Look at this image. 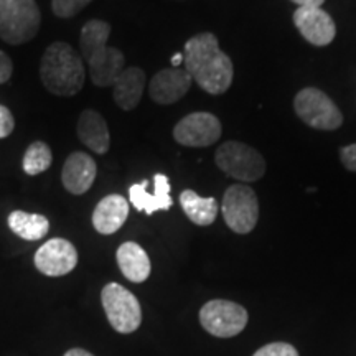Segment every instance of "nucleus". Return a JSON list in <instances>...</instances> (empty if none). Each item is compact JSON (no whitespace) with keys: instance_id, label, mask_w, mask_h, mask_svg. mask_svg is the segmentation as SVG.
I'll use <instances>...</instances> for the list:
<instances>
[{"instance_id":"27","label":"nucleus","mask_w":356,"mask_h":356,"mask_svg":"<svg viewBox=\"0 0 356 356\" xmlns=\"http://www.w3.org/2000/svg\"><path fill=\"white\" fill-rule=\"evenodd\" d=\"M12 71H13L12 60L8 58L7 53H3L2 50H0V84L7 83L8 79H10Z\"/></svg>"},{"instance_id":"24","label":"nucleus","mask_w":356,"mask_h":356,"mask_svg":"<svg viewBox=\"0 0 356 356\" xmlns=\"http://www.w3.org/2000/svg\"><path fill=\"white\" fill-rule=\"evenodd\" d=\"M252 356H299V351L296 346L291 343H284V341H274V343L264 345Z\"/></svg>"},{"instance_id":"14","label":"nucleus","mask_w":356,"mask_h":356,"mask_svg":"<svg viewBox=\"0 0 356 356\" xmlns=\"http://www.w3.org/2000/svg\"><path fill=\"white\" fill-rule=\"evenodd\" d=\"M155 190L154 193L147 191L149 181L144 180L140 184L132 185L129 188V198L137 211H145V215H154L159 210H170L172 208V197H170V184L168 178L162 173H157L154 177Z\"/></svg>"},{"instance_id":"2","label":"nucleus","mask_w":356,"mask_h":356,"mask_svg":"<svg viewBox=\"0 0 356 356\" xmlns=\"http://www.w3.org/2000/svg\"><path fill=\"white\" fill-rule=\"evenodd\" d=\"M109 35L111 25L102 20L86 22L79 35L81 58L86 61L91 81L99 88L113 86L126 63L121 50L108 47Z\"/></svg>"},{"instance_id":"16","label":"nucleus","mask_w":356,"mask_h":356,"mask_svg":"<svg viewBox=\"0 0 356 356\" xmlns=\"http://www.w3.org/2000/svg\"><path fill=\"white\" fill-rule=\"evenodd\" d=\"M129 216V202L121 195H108L92 213V226L97 233L113 234L122 228Z\"/></svg>"},{"instance_id":"6","label":"nucleus","mask_w":356,"mask_h":356,"mask_svg":"<svg viewBox=\"0 0 356 356\" xmlns=\"http://www.w3.org/2000/svg\"><path fill=\"white\" fill-rule=\"evenodd\" d=\"M102 307L111 327L119 333H132L142 323V309L137 297L121 284L111 282L101 292Z\"/></svg>"},{"instance_id":"23","label":"nucleus","mask_w":356,"mask_h":356,"mask_svg":"<svg viewBox=\"0 0 356 356\" xmlns=\"http://www.w3.org/2000/svg\"><path fill=\"white\" fill-rule=\"evenodd\" d=\"M91 2L92 0H51V8L60 19H71Z\"/></svg>"},{"instance_id":"1","label":"nucleus","mask_w":356,"mask_h":356,"mask_svg":"<svg viewBox=\"0 0 356 356\" xmlns=\"http://www.w3.org/2000/svg\"><path fill=\"white\" fill-rule=\"evenodd\" d=\"M184 63L191 79L210 95H222L233 83V61L213 33L195 35L186 42Z\"/></svg>"},{"instance_id":"15","label":"nucleus","mask_w":356,"mask_h":356,"mask_svg":"<svg viewBox=\"0 0 356 356\" xmlns=\"http://www.w3.org/2000/svg\"><path fill=\"white\" fill-rule=\"evenodd\" d=\"M97 167L95 159L84 152H73L66 159L61 181L63 186L73 195H84L96 180Z\"/></svg>"},{"instance_id":"20","label":"nucleus","mask_w":356,"mask_h":356,"mask_svg":"<svg viewBox=\"0 0 356 356\" xmlns=\"http://www.w3.org/2000/svg\"><path fill=\"white\" fill-rule=\"evenodd\" d=\"M180 204L188 220L198 226L213 225L220 211V204L215 198H202L193 190L181 191Z\"/></svg>"},{"instance_id":"28","label":"nucleus","mask_w":356,"mask_h":356,"mask_svg":"<svg viewBox=\"0 0 356 356\" xmlns=\"http://www.w3.org/2000/svg\"><path fill=\"white\" fill-rule=\"evenodd\" d=\"M297 6L300 7H309V8H320V6L325 2V0H292Z\"/></svg>"},{"instance_id":"9","label":"nucleus","mask_w":356,"mask_h":356,"mask_svg":"<svg viewBox=\"0 0 356 356\" xmlns=\"http://www.w3.org/2000/svg\"><path fill=\"white\" fill-rule=\"evenodd\" d=\"M248 312L231 300H210L200 310V323L213 337L231 338L239 335L248 325Z\"/></svg>"},{"instance_id":"19","label":"nucleus","mask_w":356,"mask_h":356,"mask_svg":"<svg viewBox=\"0 0 356 356\" xmlns=\"http://www.w3.org/2000/svg\"><path fill=\"white\" fill-rule=\"evenodd\" d=\"M115 259H118L119 269H121L124 277L131 282L140 284L149 279L152 266H150V259L145 249L137 243L127 241L121 244L115 252Z\"/></svg>"},{"instance_id":"29","label":"nucleus","mask_w":356,"mask_h":356,"mask_svg":"<svg viewBox=\"0 0 356 356\" xmlns=\"http://www.w3.org/2000/svg\"><path fill=\"white\" fill-rule=\"evenodd\" d=\"M65 356H95V355H91V353H89V351H86V350H81V348H73V350L66 351Z\"/></svg>"},{"instance_id":"18","label":"nucleus","mask_w":356,"mask_h":356,"mask_svg":"<svg viewBox=\"0 0 356 356\" xmlns=\"http://www.w3.org/2000/svg\"><path fill=\"white\" fill-rule=\"evenodd\" d=\"M145 73L144 70L131 66L124 68L113 84V96L115 104L124 111H132L137 108L140 97L144 95Z\"/></svg>"},{"instance_id":"3","label":"nucleus","mask_w":356,"mask_h":356,"mask_svg":"<svg viewBox=\"0 0 356 356\" xmlns=\"http://www.w3.org/2000/svg\"><path fill=\"white\" fill-rule=\"evenodd\" d=\"M40 78L51 95L65 97L78 95L86 78L83 58L68 43H51L42 56Z\"/></svg>"},{"instance_id":"11","label":"nucleus","mask_w":356,"mask_h":356,"mask_svg":"<svg viewBox=\"0 0 356 356\" xmlns=\"http://www.w3.org/2000/svg\"><path fill=\"white\" fill-rule=\"evenodd\" d=\"M78 264V251L68 239L53 238L47 241L35 254V266L48 277H60L70 274Z\"/></svg>"},{"instance_id":"13","label":"nucleus","mask_w":356,"mask_h":356,"mask_svg":"<svg viewBox=\"0 0 356 356\" xmlns=\"http://www.w3.org/2000/svg\"><path fill=\"white\" fill-rule=\"evenodd\" d=\"M191 83H193V79H191L186 70H162L150 81L149 95L157 104H173L188 92Z\"/></svg>"},{"instance_id":"8","label":"nucleus","mask_w":356,"mask_h":356,"mask_svg":"<svg viewBox=\"0 0 356 356\" xmlns=\"http://www.w3.org/2000/svg\"><path fill=\"white\" fill-rule=\"evenodd\" d=\"M296 113L310 127L335 131L343 124V115L335 102L317 88H305L293 99Z\"/></svg>"},{"instance_id":"21","label":"nucleus","mask_w":356,"mask_h":356,"mask_svg":"<svg viewBox=\"0 0 356 356\" xmlns=\"http://www.w3.org/2000/svg\"><path fill=\"white\" fill-rule=\"evenodd\" d=\"M8 228L25 241H38L43 236H47L50 229V221L43 215L17 210L8 216Z\"/></svg>"},{"instance_id":"25","label":"nucleus","mask_w":356,"mask_h":356,"mask_svg":"<svg viewBox=\"0 0 356 356\" xmlns=\"http://www.w3.org/2000/svg\"><path fill=\"white\" fill-rule=\"evenodd\" d=\"M13 127H15V119H13L10 109L0 104V139L10 136L13 132Z\"/></svg>"},{"instance_id":"10","label":"nucleus","mask_w":356,"mask_h":356,"mask_svg":"<svg viewBox=\"0 0 356 356\" xmlns=\"http://www.w3.org/2000/svg\"><path fill=\"white\" fill-rule=\"evenodd\" d=\"M221 122L210 113H191L173 129V139L185 147H208L220 140Z\"/></svg>"},{"instance_id":"26","label":"nucleus","mask_w":356,"mask_h":356,"mask_svg":"<svg viewBox=\"0 0 356 356\" xmlns=\"http://www.w3.org/2000/svg\"><path fill=\"white\" fill-rule=\"evenodd\" d=\"M340 160L350 172H356V144L341 147Z\"/></svg>"},{"instance_id":"7","label":"nucleus","mask_w":356,"mask_h":356,"mask_svg":"<svg viewBox=\"0 0 356 356\" xmlns=\"http://www.w3.org/2000/svg\"><path fill=\"white\" fill-rule=\"evenodd\" d=\"M221 211L229 229L238 234L251 233L259 220V202L256 191L246 185H231L222 197Z\"/></svg>"},{"instance_id":"12","label":"nucleus","mask_w":356,"mask_h":356,"mask_svg":"<svg viewBox=\"0 0 356 356\" xmlns=\"http://www.w3.org/2000/svg\"><path fill=\"white\" fill-rule=\"evenodd\" d=\"M293 24L307 42L315 47H327L337 35L335 22L322 8L300 7L293 13Z\"/></svg>"},{"instance_id":"5","label":"nucleus","mask_w":356,"mask_h":356,"mask_svg":"<svg viewBox=\"0 0 356 356\" xmlns=\"http://www.w3.org/2000/svg\"><path fill=\"white\" fill-rule=\"evenodd\" d=\"M216 165L226 175L241 181H257L266 173V160L256 149L243 142H225L215 155Z\"/></svg>"},{"instance_id":"22","label":"nucleus","mask_w":356,"mask_h":356,"mask_svg":"<svg viewBox=\"0 0 356 356\" xmlns=\"http://www.w3.org/2000/svg\"><path fill=\"white\" fill-rule=\"evenodd\" d=\"M53 162V154L48 144H44L42 140L33 142L29 145V149L25 150L24 155V172L26 175H40L44 170L51 167Z\"/></svg>"},{"instance_id":"30","label":"nucleus","mask_w":356,"mask_h":356,"mask_svg":"<svg viewBox=\"0 0 356 356\" xmlns=\"http://www.w3.org/2000/svg\"><path fill=\"white\" fill-rule=\"evenodd\" d=\"M181 63H184V53H177V55H173V58H172L173 68H178Z\"/></svg>"},{"instance_id":"4","label":"nucleus","mask_w":356,"mask_h":356,"mask_svg":"<svg viewBox=\"0 0 356 356\" xmlns=\"http://www.w3.org/2000/svg\"><path fill=\"white\" fill-rule=\"evenodd\" d=\"M38 6L35 0H0V38L8 44H24L40 30Z\"/></svg>"},{"instance_id":"17","label":"nucleus","mask_w":356,"mask_h":356,"mask_svg":"<svg viewBox=\"0 0 356 356\" xmlns=\"http://www.w3.org/2000/svg\"><path fill=\"white\" fill-rule=\"evenodd\" d=\"M76 132L79 140H81L91 152L104 155L109 150L111 136L108 124H106L104 118H102L97 111H83L78 119Z\"/></svg>"}]
</instances>
